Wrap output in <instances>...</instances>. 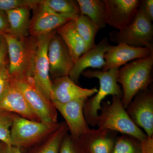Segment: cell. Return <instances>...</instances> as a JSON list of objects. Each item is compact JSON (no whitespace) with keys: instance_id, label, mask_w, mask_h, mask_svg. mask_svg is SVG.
<instances>
[{"instance_id":"cell-19","label":"cell","mask_w":153,"mask_h":153,"mask_svg":"<svg viewBox=\"0 0 153 153\" xmlns=\"http://www.w3.org/2000/svg\"><path fill=\"white\" fill-rule=\"evenodd\" d=\"M64 41L74 62L87 51L85 42L76 30L72 19L56 30Z\"/></svg>"},{"instance_id":"cell-25","label":"cell","mask_w":153,"mask_h":153,"mask_svg":"<svg viewBox=\"0 0 153 153\" xmlns=\"http://www.w3.org/2000/svg\"><path fill=\"white\" fill-rule=\"evenodd\" d=\"M111 153H141V141L128 135L118 136Z\"/></svg>"},{"instance_id":"cell-4","label":"cell","mask_w":153,"mask_h":153,"mask_svg":"<svg viewBox=\"0 0 153 153\" xmlns=\"http://www.w3.org/2000/svg\"><path fill=\"white\" fill-rule=\"evenodd\" d=\"M119 68H113L107 71L98 69H87L82 73L88 78H96L99 81V88L95 94L87 99L83 106L84 117L88 125L96 126L99 111L102 102L107 96H117L123 97V91L117 81Z\"/></svg>"},{"instance_id":"cell-10","label":"cell","mask_w":153,"mask_h":153,"mask_svg":"<svg viewBox=\"0 0 153 153\" xmlns=\"http://www.w3.org/2000/svg\"><path fill=\"white\" fill-rule=\"evenodd\" d=\"M49 73L53 79L68 76L74 62L66 44L55 32L49 42L48 49Z\"/></svg>"},{"instance_id":"cell-20","label":"cell","mask_w":153,"mask_h":153,"mask_svg":"<svg viewBox=\"0 0 153 153\" xmlns=\"http://www.w3.org/2000/svg\"><path fill=\"white\" fill-rule=\"evenodd\" d=\"M30 10L29 8L22 7L6 11L9 24L7 33L18 38L29 36Z\"/></svg>"},{"instance_id":"cell-33","label":"cell","mask_w":153,"mask_h":153,"mask_svg":"<svg viewBox=\"0 0 153 153\" xmlns=\"http://www.w3.org/2000/svg\"><path fill=\"white\" fill-rule=\"evenodd\" d=\"M0 153H23L21 148L0 143Z\"/></svg>"},{"instance_id":"cell-23","label":"cell","mask_w":153,"mask_h":153,"mask_svg":"<svg viewBox=\"0 0 153 153\" xmlns=\"http://www.w3.org/2000/svg\"><path fill=\"white\" fill-rule=\"evenodd\" d=\"M76 30L85 42L86 49L95 47L96 36L100 29L88 17L83 15H77L72 19Z\"/></svg>"},{"instance_id":"cell-34","label":"cell","mask_w":153,"mask_h":153,"mask_svg":"<svg viewBox=\"0 0 153 153\" xmlns=\"http://www.w3.org/2000/svg\"><path fill=\"white\" fill-rule=\"evenodd\" d=\"M7 55V47L5 40L0 47V69L6 64V57Z\"/></svg>"},{"instance_id":"cell-6","label":"cell","mask_w":153,"mask_h":153,"mask_svg":"<svg viewBox=\"0 0 153 153\" xmlns=\"http://www.w3.org/2000/svg\"><path fill=\"white\" fill-rule=\"evenodd\" d=\"M152 22L138 9L132 21L125 28L109 33V40L116 44L123 43L133 47H146L153 51Z\"/></svg>"},{"instance_id":"cell-12","label":"cell","mask_w":153,"mask_h":153,"mask_svg":"<svg viewBox=\"0 0 153 153\" xmlns=\"http://www.w3.org/2000/svg\"><path fill=\"white\" fill-rule=\"evenodd\" d=\"M86 99H79L66 103L52 101L65 119L70 134L74 138L86 134L91 129L83 114V106Z\"/></svg>"},{"instance_id":"cell-5","label":"cell","mask_w":153,"mask_h":153,"mask_svg":"<svg viewBox=\"0 0 153 153\" xmlns=\"http://www.w3.org/2000/svg\"><path fill=\"white\" fill-rule=\"evenodd\" d=\"M61 123L30 120L15 114L10 131L11 145L22 149L38 145L57 129Z\"/></svg>"},{"instance_id":"cell-1","label":"cell","mask_w":153,"mask_h":153,"mask_svg":"<svg viewBox=\"0 0 153 153\" xmlns=\"http://www.w3.org/2000/svg\"><path fill=\"white\" fill-rule=\"evenodd\" d=\"M153 67V53L133 60L118 69L117 81L122 87V101L126 109L137 94L149 88L152 80Z\"/></svg>"},{"instance_id":"cell-21","label":"cell","mask_w":153,"mask_h":153,"mask_svg":"<svg viewBox=\"0 0 153 153\" xmlns=\"http://www.w3.org/2000/svg\"><path fill=\"white\" fill-rule=\"evenodd\" d=\"M81 15L86 16L100 29L106 26L104 0H77Z\"/></svg>"},{"instance_id":"cell-9","label":"cell","mask_w":153,"mask_h":153,"mask_svg":"<svg viewBox=\"0 0 153 153\" xmlns=\"http://www.w3.org/2000/svg\"><path fill=\"white\" fill-rule=\"evenodd\" d=\"M129 116L148 137H153V92L148 88L138 92L126 108Z\"/></svg>"},{"instance_id":"cell-14","label":"cell","mask_w":153,"mask_h":153,"mask_svg":"<svg viewBox=\"0 0 153 153\" xmlns=\"http://www.w3.org/2000/svg\"><path fill=\"white\" fill-rule=\"evenodd\" d=\"M152 53L153 51L146 47H133L123 43L111 45L105 54V65L102 71L120 68L129 61L147 57Z\"/></svg>"},{"instance_id":"cell-18","label":"cell","mask_w":153,"mask_h":153,"mask_svg":"<svg viewBox=\"0 0 153 153\" xmlns=\"http://www.w3.org/2000/svg\"><path fill=\"white\" fill-rule=\"evenodd\" d=\"M117 134L109 130L91 129L84 135L88 153H112Z\"/></svg>"},{"instance_id":"cell-3","label":"cell","mask_w":153,"mask_h":153,"mask_svg":"<svg viewBox=\"0 0 153 153\" xmlns=\"http://www.w3.org/2000/svg\"><path fill=\"white\" fill-rule=\"evenodd\" d=\"M122 99L120 97L114 96L111 102H102L96 126L98 128L128 135L142 141L147 136L129 116L123 105Z\"/></svg>"},{"instance_id":"cell-32","label":"cell","mask_w":153,"mask_h":153,"mask_svg":"<svg viewBox=\"0 0 153 153\" xmlns=\"http://www.w3.org/2000/svg\"><path fill=\"white\" fill-rule=\"evenodd\" d=\"M141 153H153V137H147L141 141Z\"/></svg>"},{"instance_id":"cell-28","label":"cell","mask_w":153,"mask_h":153,"mask_svg":"<svg viewBox=\"0 0 153 153\" xmlns=\"http://www.w3.org/2000/svg\"><path fill=\"white\" fill-rule=\"evenodd\" d=\"M41 2V0H0V10L6 11L27 7L33 10Z\"/></svg>"},{"instance_id":"cell-30","label":"cell","mask_w":153,"mask_h":153,"mask_svg":"<svg viewBox=\"0 0 153 153\" xmlns=\"http://www.w3.org/2000/svg\"><path fill=\"white\" fill-rule=\"evenodd\" d=\"M139 9L141 10L151 21H153V0L140 1Z\"/></svg>"},{"instance_id":"cell-22","label":"cell","mask_w":153,"mask_h":153,"mask_svg":"<svg viewBox=\"0 0 153 153\" xmlns=\"http://www.w3.org/2000/svg\"><path fill=\"white\" fill-rule=\"evenodd\" d=\"M68 131L66 123H61L57 129L38 144L33 153H60L62 141Z\"/></svg>"},{"instance_id":"cell-35","label":"cell","mask_w":153,"mask_h":153,"mask_svg":"<svg viewBox=\"0 0 153 153\" xmlns=\"http://www.w3.org/2000/svg\"><path fill=\"white\" fill-rule=\"evenodd\" d=\"M5 41L4 37L3 34H0V47L3 44V42Z\"/></svg>"},{"instance_id":"cell-11","label":"cell","mask_w":153,"mask_h":153,"mask_svg":"<svg viewBox=\"0 0 153 153\" xmlns=\"http://www.w3.org/2000/svg\"><path fill=\"white\" fill-rule=\"evenodd\" d=\"M29 35L34 37L47 35L69 22L71 19L55 13L41 2L33 9Z\"/></svg>"},{"instance_id":"cell-29","label":"cell","mask_w":153,"mask_h":153,"mask_svg":"<svg viewBox=\"0 0 153 153\" xmlns=\"http://www.w3.org/2000/svg\"><path fill=\"white\" fill-rule=\"evenodd\" d=\"M10 75L7 63L0 69V99L10 83Z\"/></svg>"},{"instance_id":"cell-17","label":"cell","mask_w":153,"mask_h":153,"mask_svg":"<svg viewBox=\"0 0 153 153\" xmlns=\"http://www.w3.org/2000/svg\"><path fill=\"white\" fill-rule=\"evenodd\" d=\"M0 110L36 121H41L22 93L10 83L0 99Z\"/></svg>"},{"instance_id":"cell-15","label":"cell","mask_w":153,"mask_h":153,"mask_svg":"<svg viewBox=\"0 0 153 153\" xmlns=\"http://www.w3.org/2000/svg\"><path fill=\"white\" fill-rule=\"evenodd\" d=\"M110 46L108 39L104 38L95 47L82 54L74 63L68 75L70 79L77 84L80 75L87 68L102 70L105 63L104 55Z\"/></svg>"},{"instance_id":"cell-7","label":"cell","mask_w":153,"mask_h":153,"mask_svg":"<svg viewBox=\"0 0 153 153\" xmlns=\"http://www.w3.org/2000/svg\"><path fill=\"white\" fill-rule=\"evenodd\" d=\"M10 83L22 93L41 122L50 123H58L57 110L52 100L38 89L32 78L16 79L10 76Z\"/></svg>"},{"instance_id":"cell-16","label":"cell","mask_w":153,"mask_h":153,"mask_svg":"<svg viewBox=\"0 0 153 153\" xmlns=\"http://www.w3.org/2000/svg\"><path fill=\"white\" fill-rule=\"evenodd\" d=\"M98 89L83 88L72 81L69 76L55 78L52 81L51 100L66 103L79 99H88L95 94Z\"/></svg>"},{"instance_id":"cell-31","label":"cell","mask_w":153,"mask_h":153,"mask_svg":"<svg viewBox=\"0 0 153 153\" xmlns=\"http://www.w3.org/2000/svg\"><path fill=\"white\" fill-rule=\"evenodd\" d=\"M9 29V24L6 12L0 10V34L7 33Z\"/></svg>"},{"instance_id":"cell-8","label":"cell","mask_w":153,"mask_h":153,"mask_svg":"<svg viewBox=\"0 0 153 153\" xmlns=\"http://www.w3.org/2000/svg\"><path fill=\"white\" fill-rule=\"evenodd\" d=\"M56 31L38 38V44L32 71V79L35 85L51 100L52 80L49 73L48 57L49 42Z\"/></svg>"},{"instance_id":"cell-26","label":"cell","mask_w":153,"mask_h":153,"mask_svg":"<svg viewBox=\"0 0 153 153\" xmlns=\"http://www.w3.org/2000/svg\"><path fill=\"white\" fill-rule=\"evenodd\" d=\"M60 153H88L84 135L74 138L67 134L62 141Z\"/></svg>"},{"instance_id":"cell-13","label":"cell","mask_w":153,"mask_h":153,"mask_svg":"<svg viewBox=\"0 0 153 153\" xmlns=\"http://www.w3.org/2000/svg\"><path fill=\"white\" fill-rule=\"evenodd\" d=\"M106 6L105 22L116 30L125 28L135 16L139 0H104Z\"/></svg>"},{"instance_id":"cell-2","label":"cell","mask_w":153,"mask_h":153,"mask_svg":"<svg viewBox=\"0 0 153 153\" xmlns=\"http://www.w3.org/2000/svg\"><path fill=\"white\" fill-rule=\"evenodd\" d=\"M9 55V74L16 79L32 78L38 38L30 36L18 38L10 34H4Z\"/></svg>"},{"instance_id":"cell-27","label":"cell","mask_w":153,"mask_h":153,"mask_svg":"<svg viewBox=\"0 0 153 153\" xmlns=\"http://www.w3.org/2000/svg\"><path fill=\"white\" fill-rule=\"evenodd\" d=\"M15 114L0 110V141L6 144L11 145L10 131Z\"/></svg>"},{"instance_id":"cell-24","label":"cell","mask_w":153,"mask_h":153,"mask_svg":"<svg viewBox=\"0 0 153 153\" xmlns=\"http://www.w3.org/2000/svg\"><path fill=\"white\" fill-rule=\"evenodd\" d=\"M41 3L55 13L72 19L80 14L77 1L74 0H41Z\"/></svg>"}]
</instances>
